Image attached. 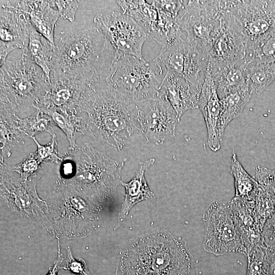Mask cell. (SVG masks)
Masks as SVG:
<instances>
[{"mask_svg":"<svg viewBox=\"0 0 275 275\" xmlns=\"http://www.w3.org/2000/svg\"><path fill=\"white\" fill-rule=\"evenodd\" d=\"M119 57L97 27L67 32L56 46L50 75L95 86L105 79Z\"/></svg>","mask_w":275,"mask_h":275,"instance_id":"obj_1","label":"cell"},{"mask_svg":"<svg viewBox=\"0 0 275 275\" xmlns=\"http://www.w3.org/2000/svg\"><path fill=\"white\" fill-rule=\"evenodd\" d=\"M87 135L116 151H121L136 128L135 102L106 86L95 88L81 101Z\"/></svg>","mask_w":275,"mask_h":275,"instance_id":"obj_2","label":"cell"},{"mask_svg":"<svg viewBox=\"0 0 275 275\" xmlns=\"http://www.w3.org/2000/svg\"><path fill=\"white\" fill-rule=\"evenodd\" d=\"M117 275H194L185 248L169 234H156L136 242L121 256Z\"/></svg>","mask_w":275,"mask_h":275,"instance_id":"obj_3","label":"cell"},{"mask_svg":"<svg viewBox=\"0 0 275 275\" xmlns=\"http://www.w3.org/2000/svg\"><path fill=\"white\" fill-rule=\"evenodd\" d=\"M27 49L18 59L6 60L1 66V105L18 117L33 114L35 104L50 89L48 78Z\"/></svg>","mask_w":275,"mask_h":275,"instance_id":"obj_4","label":"cell"},{"mask_svg":"<svg viewBox=\"0 0 275 275\" xmlns=\"http://www.w3.org/2000/svg\"><path fill=\"white\" fill-rule=\"evenodd\" d=\"M166 69L157 57L150 62L144 58L124 55L114 64L105 81L135 103L158 97Z\"/></svg>","mask_w":275,"mask_h":275,"instance_id":"obj_5","label":"cell"},{"mask_svg":"<svg viewBox=\"0 0 275 275\" xmlns=\"http://www.w3.org/2000/svg\"><path fill=\"white\" fill-rule=\"evenodd\" d=\"M61 163L64 175L93 191H109L121 183L124 162H119L86 143L69 149Z\"/></svg>","mask_w":275,"mask_h":275,"instance_id":"obj_6","label":"cell"},{"mask_svg":"<svg viewBox=\"0 0 275 275\" xmlns=\"http://www.w3.org/2000/svg\"><path fill=\"white\" fill-rule=\"evenodd\" d=\"M225 19L242 39L247 57L275 35V1H229Z\"/></svg>","mask_w":275,"mask_h":275,"instance_id":"obj_7","label":"cell"},{"mask_svg":"<svg viewBox=\"0 0 275 275\" xmlns=\"http://www.w3.org/2000/svg\"><path fill=\"white\" fill-rule=\"evenodd\" d=\"M229 1H183L179 22L186 39L204 54L208 52L222 28Z\"/></svg>","mask_w":275,"mask_h":275,"instance_id":"obj_8","label":"cell"},{"mask_svg":"<svg viewBox=\"0 0 275 275\" xmlns=\"http://www.w3.org/2000/svg\"><path fill=\"white\" fill-rule=\"evenodd\" d=\"M204 249L215 256L236 253L247 254L229 204L212 202L203 213Z\"/></svg>","mask_w":275,"mask_h":275,"instance_id":"obj_9","label":"cell"},{"mask_svg":"<svg viewBox=\"0 0 275 275\" xmlns=\"http://www.w3.org/2000/svg\"><path fill=\"white\" fill-rule=\"evenodd\" d=\"M94 22L119 57L143 58V46L148 36L131 17L122 11H110L96 16Z\"/></svg>","mask_w":275,"mask_h":275,"instance_id":"obj_10","label":"cell"},{"mask_svg":"<svg viewBox=\"0 0 275 275\" xmlns=\"http://www.w3.org/2000/svg\"><path fill=\"white\" fill-rule=\"evenodd\" d=\"M157 57L167 73L202 88L208 65V57L187 39L181 38L162 46Z\"/></svg>","mask_w":275,"mask_h":275,"instance_id":"obj_11","label":"cell"},{"mask_svg":"<svg viewBox=\"0 0 275 275\" xmlns=\"http://www.w3.org/2000/svg\"><path fill=\"white\" fill-rule=\"evenodd\" d=\"M122 12L131 17L152 38L162 46L181 38L183 32L177 19L164 16L153 1H117Z\"/></svg>","mask_w":275,"mask_h":275,"instance_id":"obj_12","label":"cell"},{"mask_svg":"<svg viewBox=\"0 0 275 275\" xmlns=\"http://www.w3.org/2000/svg\"><path fill=\"white\" fill-rule=\"evenodd\" d=\"M136 104L138 123L148 142L159 145L175 135L180 119L168 101L158 97Z\"/></svg>","mask_w":275,"mask_h":275,"instance_id":"obj_13","label":"cell"},{"mask_svg":"<svg viewBox=\"0 0 275 275\" xmlns=\"http://www.w3.org/2000/svg\"><path fill=\"white\" fill-rule=\"evenodd\" d=\"M96 87L88 83L50 76V89L35 104L41 111L55 110L78 115L86 95Z\"/></svg>","mask_w":275,"mask_h":275,"instance_id":"obj_14","label":"cell"},{"mask_svg":"<svg viewBox=\"0 0 275 275\" xmlns=\"http://www.w3.org/2000/svg\"><path fill=\"white\" fill-rule=\"evenodd\" d=\"M0 65L16 49H27L33 25L29 15L15 9L1 5Z\"/></svg>","mask_w":275,"mask_h":275,"instance_id":"obj_15","label":"cell"},{"mask_svg":"<svg viewBox=\"0 0 275 275\" xmlns=\"http://www.w3.org/2000/svg\"><path fill=\"white\" fill-rule=\"evenodd\" d=\"M246 54L242 39L224 17L220 32L208 54V65L211 67L236 66L240 61H245Z\"/></svg>","mask_w":275,"mask_h":275,"instance_id":"obj_16","label":"cell"},{"mask_svg":"<svg viewBox=\"0 0 275 275\" xmlns=\"http://www.w3.org/2000/svg\"><path fill=\"white\" fill-rule=\"evenodd\" d=\"M1 5L27 14L35 29L55 46L54 31L60 16L55 1H1Z\"/></svg>","mask_w":275,"mask_h":275,"instance_id":"obj_17","label":"cell"},{"mask_svg":"<svg viewBox=\"0 0 275 275\" xmlns=\"http://www.w3.org/2000/svg\"><path fill=\"white\" fill-rule=\"evenodd\" d=\"M201 90L181 77L166 73L158 97L170 103L180 119L188 110L198 108Z\"/></svg>","mask_w":275,"mask_h":275,"instance_id":"obj_18","label":"cell"},{"mask_svg":"<svg viewBox=\"0 0 275 275\" xmlns=\"http://www.w3.org/2000/svg\"><path fill=\"white\" fill-rule=\"evenodd\" d=\"M229 204L248 254L255 246L261 244L263 226L257 215L255 202L234 197Z\"/></svg>","mask_w":275,"mask_h":275,"instance_id":"obj_19","label":"cell"},{"mask_svg":"<svg viewBox=\"0 0 275 275\" xmlns=\"http://www.w3.org/2000/svg\"><path fill=\"white\" fill-rule=\"evenodd\" d=\"M207 127L208 143L210 149L217 151L221 148L218 130L221 105L220 99L210 73L207 69L198 103Z\"/></svg>","mask_w":275,"mask_h":275,"instance_id":"obj_20","label":"cell"},{"mask_svg":"<svg viewBox=\"0 0 275 275\" xmlns=\"http://www.w3.org/2000/svg\"><path fill=\"white\" fill-rule=\"evenodd\" d=\"M0 112V163H6L12 150L29 137L21 129L17 115L1 105Z\"/></svg>","mask_w":275,"mask_h":275,"instance_id":"obj_21","label":"cell"},{"mask_svg":"<svg viewBox=\"0 0 275 275\" xmlns=\"http://www.w3.org/2000/svg\"><path fill=\"white\" fill-rule=\"evenodd\" d=\"M155 161V159L152 158L140 162L136 172L132 180L127 183L121 182L126 188V196L122 209L121 217H125L128 211L134 205L153 196L154 194L147 185L145 178V173Z\"/></svg>","mask_w":275,"mask_h":275,"instance_id":"obj_22","label":"cell"},{"mask_svg":"<svg viewBox=\"0 0 275 275\" xmlns=\"http://www.w3.org/2000/svg\"><path fill=\"white\" fill-rule=\"evenodd\" d=\"M247 84L220 99L221 110L218 130L222 140L227 125L242 112L252 96Z\"/></svg>","mask_w":275,"mask_h":275,"instance_id":"obj_23","label":"cell"},{"mask_svg":"<svg viewBox=\"0 0 275 275\" xmlns=\"http://www.w3.org/2000/svg\"><path fill=\"white\" fill-rule=\"evenodd\" d=\"M219 99L246 84L242 63L239 66L211 67L208 65Z\"/></svg>","mask_w":275,"mask_h":275,"instance_id":"obj_24","label":"cell"},{"mask_svg":"<svg viewBox=\"0 0 275 275\" xmlns=\"http://www.w3.org/2000/svg\"><path fill=\"white\" fill-rule=\"evenodd\" d=\"M41 111L48 115L53 123L65 133L69 144V149H72L78 145L76 140L80 135H87L84 115L80 116L67 112L55 110Z\"/></svg>","mask_w":275,"mask_h":275,"instance_id":"obj_25","label":"cell"},{"mask_svg":"<svg viewBox=\"0 0 275 275\" xmlns=\"http://www.w3.org/2000/svg\"><path fill=\"white\" fill-rule=\"evenodd\" d=\"M246 83L252 94L262 93L275 80V63L242 62Z\"/></svg>","mask_w":275,"mask_h":275,"instance_id":"obj_26","label":"cell"},{"mask_svg":"<svg viewBox=\"0 0 275 275\" xmlns=\"http://www.w3.org/2000/svg\"><path fill=\"white\" fill-rule=\"evenodd\" d=\"M55 47L56 45L32 26L27 49L34 62L43 71L49 83Z\"/></svg>","mask_w":275,"mask_h":275,"instance_id":"obj_27","label":"cell"},{"mask_svg":"<svg viewBox=\"0 0 275 275\" xmlns=\"http://www.w3.org/2000/svg\"><path fill=\"white\" fill-rule=\"evenodd\" d=\"M231 171L234 180L235 194L234 197L255 202L259 189V184L243 168L234 151L232 156Z\"/></svg>","mask_w":275,"mask_h":275,"instance_id":"obj_28","label":"cell"},{"mask_svg":"<svg viewBox=\"0 0 275 275\" xmlns=\"http://www.w3.org/2000/svg\"><path fill=\"white\" fill-rule=\"evenodd\" d=\"M53 123L48 115L38 109L29 116L18 118V124L21 129L29 138L44 132L52 135L54 133L52 126Z\"/></svg>","mask_w":275,"mask_h":275,"instance_id":"obj_29","label":"cell"},{"mask_svg":"<svg viewBox=\"0 0 275 275\" xmlns=\"http://www.w3.org/2000/svg\"><path fill=\"white\" fill-rule=\"evenodd\" d=\"M255 209L259 220L263 226L266 221L275 212V195L259 186L255 200Z\"/></svg>","mask_w":275,"mask_h":275,"instance_id":"obj_30","label":"cell"},{"mask_svg":"<svg viewBox=\"0 0 275 275\" xmlns=\"http://www.w3.org/2000/svg\"><path fill=\"white\" fill-rule=\"evenodd\" d=\"M265 247L261 244L255 246L249 253L246 275H265Z\"/></svg>","mask_w":275,"mask_h":275,"instance_id":"obj_31","label":"cell"},{"mask_svg":"<svg viewBox=\"0 0 275 275\" xmlns=\"http://www.w3.org/2000/svg\"><path fill=\"white\" fill-rule=\"evenodd\" d=\"M275 63V35L270 37L248 55L245 62Z\"/></svg>","mask_w":275,"mask_h":275,"instance_id":"obj_32","label":"cell"},{"mask_svg":"<svg viewBox=\"0 0 275 275\" xmlns=\"http://www.w3.org/2000/svg\"><path fill=\"white\" fill-rule=\"evenodd\" d=\"M51 135V140L48 144L41 145L36 139L35 136H31L34 142L36 144L37 149L36 151L39 160L41 163L44 162H52L57 164L61 163L63 157L59 156L57 149V140L55 133Z\"/></svg>","mask_w":275,"mask_h":275,"instance_id":"obj_33","label":"cell"},{"mask_svg":"<svg viewBox=\"0 0 275 275\" xmlns=\"http://www.w3.org/2000/svg\"><path fill=\"white\" fill-rule=\"evenodd\" d=\"M41 162L39 159L36 152L30 153L20 163L15 165H9L10 168L19 175L20 177L28 180L29 177H34L39 170Z\"/></svg>","mask_w":275,"mask_h":275,"instance_id":"obj_34","label":"cell"},{"mask_svg":"<svg viewBox=\"0 0 275 275\" xmlns=\"http://www.w3.org/2000/svg\"><path fill=\"white\" fill-rule=\"evenodd\" d=\"M159 11L166 17L177 19L183 9V1H152Z\"/></svg>","mask_w":275,"mask_h":275,"instance_id":"obj_35","label":"cell"},{"mask_svg":"<svg viewBox=\"0 0 275 275\" xmlns=\"http://www.w3.org/2000/svg\"><path fill=\"white\" fill-rule=\"evenodd\" d=\"M261 244L275 249V212L265 222L261 233Z\"/></svg>","mask_w":275,"mask_h":275,"instance_id":"obj_36","label":"cell"},{"mask_svg":"<svg viewBox=\"0 0 275 275\" xmlns=\"http://www.w3.org/2000/svg\"><path fill=\"white\" fill-rule=\"evenodd\" d=\"M80 3L79 1H55L60 16L70 21L74 20Z\"/></svg>","mask_w":275,"mask_h":275,"instance_id":"obj_37","label":"cell"},{"mask_svg":"<svg viewBox=\"0 0 275 275\" xmlns=\"http://www.w3.org/2000/svg\"><path fill=\"white\" fill-rule=\"evenodd\" d=\"M62 268L76 274L91 275L85 261L82 259H75L69 248H68V260L66 264Z\"/></svg>","mask_w":275,"mask_h":275,"instance_id":"obj_38","label":"cell"},{"mask_svg":"<svg viewBox=\"0 0 275 275\" xmlns=\"http://www.w3.org/2000/svg\"><path fill=\"white\" fill-rule=\"evenodd\" d=\"M265 275H275V249L265 247Z\"/></svg>","mask_w":275,"mask_h":275,"instance_id":"obj_39","label":"cell"},{"mask_svg":"<svg viewBox=\"0 0 275 275\" xmlns=\"http://www.w3.org/2000/svg\"><path fill=\"white\" fill-rule=\"evenodd\" d=\"M63 260V258L62 257L59 244L58 257L53 264L49 267L48 271L46 275H57L60 268H61L60 265L62 263Z\"/></svg>","mask_w":275,"mask_h":275,"instance_id":"obj_40","label":"cell"},{"mask_svg":"<svg viewBox=\"0 0 275 275\" xmlns=\"http://www.w3.org/2000/svg\"><path fill=\"white\" fill-rule=\"evenodd\" d=\"M273 171H274V178H275V170Z\"/></svg>","mask_w":275,"mask_h":275,"instance_id":"obj_41","label":"cell"}]
</instances>
